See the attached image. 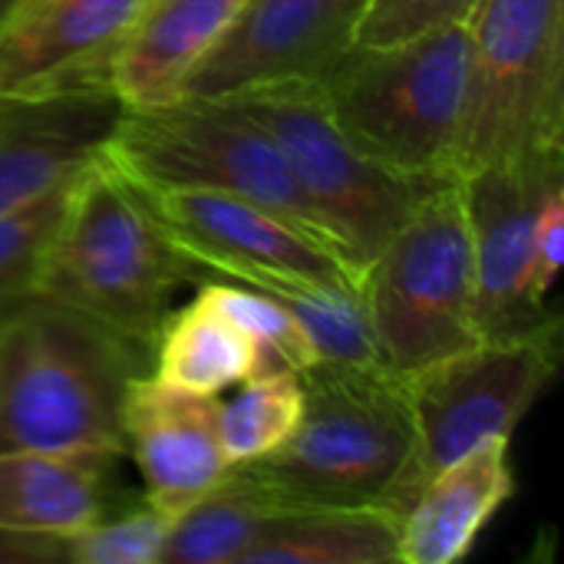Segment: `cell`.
<instances>
[{"label":"cell","mask_w":564,"mask_h":564,"mask_svg":"<svg viewBox=\"0 0 564 564\" xmlns=\"http://www.w3.org/2000/svg\"><path fill=\"white\" fill-rule=\"evenodd\" d=\"M142 344L26 294L0 307V453L106 449L122 456V397L145 373Z\"/></svg>","instance_id":"obj_1"},{"label":"cell","mask_w":564,"mask_h":564,"mask_svg":"<svg viewBox=\"0 0 564 564\" xmlns=\"http://www.w3.org/2000/svg\"><path fill=\"white\" fill-rule=\"evenodd\" d=\"M297 430L268 456L238 463L281 506H373L397 522L413 456L406 380L387 367L311 364L301 370Z\"/></svg>","instance_id":"obj_2"},{"label":"cell","mask_w":564,"mask_h":564,"mask_svg":"<svg viewBox=\"0 0 564 564\" xmlns=\"http://www.w3.org/2000/svg\"><path fill=\"white\" fill-rule=\"evenodd\" d=\"M469 20L397 43H354L321 76L340 132L377 165L413 182L459 178Z\"/></svg>","instance_id":"obj_3"},{"label":"cell","mask_w":564,"mask_h":564,"mask_svg":"<svg viewBox=\"0 0 564 564\" xmlns=\"http://www.w3.org/2000/svg\"><path fill=\"white\" fill-rule=\"evenodd\" d=\"M185 271L142 195L96 155L69 188L33 294L152 347Z\"/></svg>","instance_id":"obj_4"},{"label":"cell","mask_w":564,"mask_h":564,"mask_svg":"<svg viewBox=\"0 0 564 564\" xmlns=\"http://www.w3.org/2000/svg\"><path fill=\"white\" fill-rule=\"evenodd\" d=\"M364 297L380 360L400 377L482 344L459 178L436 182L420 195L367 264Z\"/></svg>","instance_id":"obj_5"},{"label":"cell","mask_w":564,"mask_h":564,"mask_svg":"<svg viewBox=\"0 0 564 564\" xmlns=\"http://www.w3.org/2000/svg\"><path fill=\"white\" fill-rule=\"evenodd\" d=\"M466 20L459 175L564 155V0H479Z\"/></svg>","instance_id":"obj_6"},{"label":"cell","mask_w":564,"mask_h":564,"mask_svg":"<svg viewBox=\"0 0 564 564\" xmlns=\"http://www.w3.org/2000/svg\"><path fill=\"white\" fill-rule=\"evenodd\" d=\"M99 159L132 188L228 192L334 241L281 149L228 99L182 96L162 106L119 109Z\"/></svg>","instance_id":"obj_7"},{"label":"cell","mask_w":564,"mask_h":564,"mask_svg":"<svg viewBox=\"0 0 564 564\" xmlns=\"http://www.w3.org/2000/svg\"><path fill=\"white\" fill-rule=\"evenodd\" d=\"M228 99L281 149L327 235L364 268L436 182H413L370 162L334 122L321 79L251 86Z\"/></svg>","instance_id":"obj_8"},{"label":"cell","mask_w":564,"mask_h":564,"mask_svg":"<svg viewBox=\"0 0 564 564\" xmlns=\"http://www.w3.org/2000/svg\"><path fill=\"white\" fill-rule=\"evenodd\" d=\"M558 370V321L509 340H482L406 380L413 456L403 479L406 509L433 473L482 440L509 436ZM406 516V512H403Z\"/></svg>","instance_id":"obj_9"},{"label":"cell","mask_w":564,"mask_h":564,"mask_svg":"<svg viewBox=\"0 0 564 564\" xmlns=\"http://www.w3.org/2000/svg\"><path fill=\"white\" fill-rule=\"evenodd\" d=\"M188 268L248 288H364L367 268L340 245L258 202L202 188H135Z\"/></svg>","instance_id":"obj_10"},{"label":"cell","mask_w":564,"mask_h":564,"mask_svg":"<svg viewBox=\"0 0 564 564\" xmlns=\"http://www.w3.org/2000/svg\"><path fill=\"white\" fill-rule=\"evenodd\" d=\"M562 169L564 155H535L459 175L476 274V327L482 340L525 337L558 321L535 297L532 235L539 205L549 185L562 178Z\"/></svg>","instance_id":"obj_11"},{"label":"cell","mask_w":564,"mask_h":564,"mask_svg":"<svg viewBox=\"0 0 564 564\" xmlns=\"http://www.w3.org/2000/svg\"><path fill=\"white\" fill-rule=\"evenodd\" d=\"M367 0H248L182 96H231L264 83L321 79L347 46Z\"/></svg>","instance_id":"obj_12"},{"label":"cell","mask_w":564,"mask_h":564,"mask_svg":"<svg viewBox=\"0 0 564 564\" xmlns=\"http://www.w3.org/2000/svg\"><path fill=\"white\" fill-rule=\"evenodd\" d=\"M139 3L142 0H0V96L106 93L102 63Z\"/></svg>","instance_id":"obj_13"},{"label":"cell","mask_w":564,"mask_h":564,"mask_svg":"<svg viewBox=\"0 0 564 564\" xmlns=\"http://www.w3.org/2000/svg\"><path fill=\"white\" fill-rule=\"evenodd\" d=\"M122 453L135 459L145 506L175 522L228 469L218 436V397L162 383L149 370L122 397Z\"/></svg>","instance_id":"obj_14"},{"label":"cell","mask_w":564,"mask_h":564,"mask_svg":"<svg viewBox=\"0 0 564 564\" xmlns=\"http://www.w3.org/2000/svg\"><path fill=\"white\" fill-rule=\"evenodd\" d=\"M119 109L106 93L0 96V215L79 175L99 155Z\"/></svg>","instance_id":"obj_15"},{"label":"cell","mask_w":564,"mask_h":564,"mask_svg":"<svg viewBox=\"0 0 564 564\" xmlns=\"http://www.w3.org/2000/svg\"><path fill=\"white\" fill-rule=\"evenodd\" d=\"M248 0H142L102 63V89L122 109L182 99L202 59Z\"/></svg>","instance_id":"obj_16"},{"label":"cell","mask_w":564,"mask_h":564,"mask_svg":"<svg viewBox=\"0 0 564 564\" xmlns=\"http://www.w3.org/2000/svg\"><path fill=\"white\" fill-rule=\"evenodd\" d=\"M512 492L516 476L509 463V436L476 443L433 473L416 492L400 519L397 564L463 562Z\"/></svg>","instance_id":"obj_17"},{"label":"cell","mask_w":564,"mask_h":564,"mask_svg":"<svg viewBox=\"0 0 564 564\" xmlns=\"http://www.w3.org/2000/svg\"><path fill=\"white\" fill-rule=\"evenodd\" d=\"M116 459L106 449L0 453V532L66 539L106 519Z\"/></svg>","instance_id":"obj_18"},{"label":"cell","mask_w":564,"mask_h":564,"mask_svg":"<svg viewBox=\"0 0 564 564\" xmlns=\"http://www.w3.org/2000/svg\"><path fill=\"white\" fill-rule=\"evenodd\" d=\"M152 377L188 393L218 397L274 364L261 344L198 288V294L162 317L152 337Z\"/></svg>","instance_id":"obj_19"},{"label":"cell","mask_w":564,"mask_h":564,"mask_svg":"<svg viewBox=\"0 0 564 564\" xmlns=\"http://www.w3.org/2000/svg\"><path fill=\"white\" fill-rule=\"evenodd\" d=\"M400 522L373 506H288L241 564H397Z\"/></svg>","instance_id":"obj_20"},{"label":"cell","mask_w":564,"mask_h":564,"mask_svg":"<svg viewBox=\"0 0 564 564\" xmlns=\"http://www.w3.org/2000/svg\"><path fill=\"white\" fill-rule=\"evenodd\" d=\"M288 506L264 492L241 466L188 506L169 529L159 564H241L261 529Z\"/></svg>","instance_id":"obj_21"},{"label":"cell","mask_w":564,"mask_h":564,"mask_svg":"<svg viewBox=\"0 0 564 564\" xmlns=\"http://www.w3.org/2000/svg\"><path fill=\"white\" fill-rule=\"evenodd\" d=\"M304 383L291 367H271L235 387L218 400V436L228 466L274 453L301 423Z\"/></svg>","instance_id":"obj_22"},{"label":"cell","mask_w":564,"mask_h":564,"mask_svg":"<svg viewBox=\"0 0 564 564\" xmlns=\"http://www.w3.org/2000/svg\"><path fill=\"white\" fill-rule=\"evenodd\" d=\"M274 294L297 317L317 360L344 367H383L364 288L330 284H268L258 288Z\"/></svg>","instance_id":"obj_23"},{"label":"cell","mask_w":564,"mask_h":564,"mask_svg":"<svg viewBox=\"0 0 564 564\" xmlns=\"http://www.w3.org/2000/svg\"><path fill=\"white\" fill-rule=\"evenodd\" d=\"M76 175L23 208L0 215V307L33 294V278L43 251L63 218Z\"/></svg>","instance_id":"obj_24"},{"label":"cell","mask_w":564,"mask_h":564,"mask_svg":"<svg viewBox=\"0 0 564 564\" xmlns=\"http://www.w3.org/2000/svg\"><path fill=\"white\" fill-rule=\"evenodd\" d=\"M215 304H221L268 354V360L274 367H291V370H307L311 364H317V354L311 347V337L304 334V327L297 324V317L288 311V304H281L274 294H264L258 288L248 284H228V281H205L202 284Z\"/></svg>","instance_id":"obj_25"},{"label":"cell","mask_w":564,"mask_h":564,"mask_svg":"<svg viewBox=\"0 0 564 564\" xmlns=\"http://www.w3.org/2000/svg\"><path fill=\"white\" fill-rule=\"evenodd\" d=\"M172 522L152 506L119 519H99L63 539L66 564H159Z\"/></svg>","instance_id":"obj_26"},{"label":"cell","mask_w":564,"mask_h":564,"mask_svg":"<svg viewBox=\"0 0 564 564\" xmlns=\"http://www.w3.org/2000/svg\"><path fill=\"white\" fill-rule=\"evenodd\" d=\"M479 0H367L354 43L377 46L410 40L443 23L466 20Z\"/></svg>","instance_id":"obj_27"},{"label":"cell","mask_w":564,"mask_h":564,"mask_svg":"<svg viewBox=\"0 0 564 564\" xmlns=\"http://www.w3.org/2000/svg\"><path fill=\"white\" fill-rule=\"evenodd\" d=\"M562 248H564V182H552L539 215H535V235H532V284H535V297L545 304L555 281H558V268H562Z\"/></svg>","instance_id":"obj_28"},{"label":"cell","mask_w":564,"mask_h":564,"mask_svg":"<svg viewBox=\"0 0 564 564\" xmlns=\"http://www.w3.org/2000/svg\"><path fill=\"white\" fill-rule=\"evenodd\" d=\"M0 562L3 564L63 562V539H40V535H10V532H0Z\"/></svg>","instance_id":"obj_29"}]
</instances>
